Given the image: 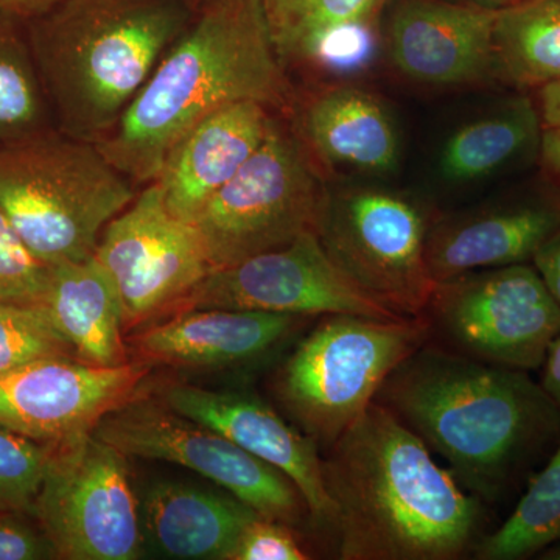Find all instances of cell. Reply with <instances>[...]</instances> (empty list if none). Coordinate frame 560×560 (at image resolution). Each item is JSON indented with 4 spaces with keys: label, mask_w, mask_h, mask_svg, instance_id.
I'll return each mask as SVG.
<instances>
[{
    "label": "cell",
    "mask_w": 560,
    "mask_h": 560,
    "mask_svg": "<svg viewBox=\"0 0 560 560\" xmlns=\"http://www.w3.org/2000/svg\"><path fill=\"white\" fill-rule=\"evenodd\" d=\"M324 452L338 559L456 560L486 536L485 503L382 405Z\"/></svg>",
    "instance_id": "6da1fadb"
},
{
    "label": "cell",
    "mask_w": 560,
    "mask_h": 560,
    "mask_svg": "<svg viewBox=\"0 0 560 560\" xmlns=\"http://www.w3.org/2000/svg\"><path fill=\"white\" fill-rule=\"evenodd\" d=\"M485 504L503 500L560 441V412L529 372L427 341L375 394Z\"/></svg>",
    "instance_id": "7a4b0ae2"
},
{
    "label": "cell",
    "mask_w": 560,
    "mask_h": 560,
    "mask_svg": "<svg viewBox=\"0 0 560 560\" xmlns=\"http://www.w3.org/2000/svg\"><path fill=\"white\" fill-rule=\"evenodd\" d=\"M296 101L260 0H202L138 97L95 145L143 187L156 180L173 147L217 109L259 102L287 116Z\"/></svg>",
    "instance_id": "3957f363"
},
{
    "label": "cell",
    "mask_w": 560,
    "mask_h": 560,
    "mask_svg": "<svg viewBox=\"0 0 560 560\" xmlns=\"http://www.w3.org/2000/svg\"><path fill=\"white\" fill-rule=\"evenodd\" d=\"M198 0H62L25 24L55 128L97 143L189 27Z\"/></svg>",
    "instance_id": "277c9868"
},
{
    "label": "cell",
    "mask_w": 560,
    "mask_h": 560,
    "mask_svg": "<svg viewBox=\"0 0 560 560\" xmlns=\"http://www.w3.org/2000/svg\"><path fill=\"white\" fill-rule=\"evenodd\" d=\"M138 191L95 143L57 128L0 147V210L47 265L94 256Z\"/></svg>",
    "instance_id": "5b68a950"
},
{
    "label": "cell",
    "mask_w": 560,
    "mask_h": 560,
    "mask_svg": "<svg viewBox=\"0 0 560 560\" xmlns=\"http://www.w3.org/2000/svg\"><path fill=\"white\" fill-rule=\"evenodd\" d=\"M429 341L425 319L319 316L282 360L272 389L320 453L374 404L397 366Z\"/></svg>",
    "instance_id": "8992f818"
},
{
    "label": "cell",
    "mask_w": 560,
    "mask_h": 560,
    "mask_svg": "<svg viewBox=\"0 0 560 560\" xmlns=\"http://www.w3.org/2000/svg\"><path fill=\"white\" fill-rule=\"evenodd\" d=\"M326 189L319 165L279 116L259 150L190 224L212 270L230 267L315 231Z\"/></svg>",
    "instance_id": "52a82bcc"
},
{
    "label": "cell",
    "mask_w": 560,
    "mask_h": 560,
    "mask_svg": "<svg viewBox=\"0 0 560 560\" xmlns=\"http://www.w3.org/2000/svg\"><path fill=\"white\" fill-rule=\"evenodd\" d=\"M433 221L400 191L327 186L315 231L334 264L366 296L399 318L416 319L436 285L427 264Z\"/></svg>",
    "instance_id": "ba28073f"
},
{
    "label": "cell",
    "mask_w": 560,
    "mask_h": 560,
    "mask_svg": "<svg viewBox=\"0 0 560 560\" xmlns=\"http://www.w3.org/2000/svg\"><path fill=\"white\" fill-rule=\"evenodd\" d=\"M420 318L429 342L467 359L537 371L560 334V305L533 264L471 271L434 285Z\"/></svg>",
    "instance_id": "9c48e42d"
},
{
    "label": "cell",
    "mask_w": 560,
    "mask_h": 560,
    "mask_svg": "<svg viewBox=\"0 0 560 560\" xmlns=\"http://www.w3.org/2000/svg\"><path fill=\"white\" fill-rule=\"evenodd\" d=\"M33 515L57 559L136 560L142 556L140 500L127 456L94 431L54 444Z\"/></svg>",
    "instance_id": "30bf717a"
},
{
    "label": "cell",
    "mask_w": 560,
    "mask_h": 560,
    "mask_svg": "<svg viewBox=\"0 0 560 560\" xmlns=\"http://www.w3.org/2000/svg\"><path fill=\"white\" fill-rule=\"evenodd\" d=\"M94 433L127 458L167 460L197 471L261 517L291 528L311 517L301 490L285 474L158 396L139 394L108 412Z\"/></svg>",
    "instance_id": "8fae6325"
},
{
    "label": "cell",
    "mask_w": 560,
    "mask_h": 560,
    "mask_svg": "<svg viewBox=\"0 0 560 560\" xmlns=\"http://www.w3.org/2000/svg\"><path fill=\"white\" fill-rule=\"evenodd\" d=\"M94 256L116 283L127 331L173 315L212 271L197 231L173 215L154 180L110 220Z\"/></svg>",
    "instance_id": "7c38bea8"
},
{
    "label": "cell",
    "mask_w": 560,
    "mask_h": 560,
    "mask_svg": "<svg viewBox=\"0 0 560 560\" xmlns=\"http://www.w3.org/2000/svg\"><path fill=\"white\" fill-rule=\"evenodd\" d=\"M206 308L305 318L360 315L404 319L372 301L334 264L316 231L304 232L289 245L210 271L173 315Z\"/></svg>",
    "instance_id": "4fadbf2b"
},
{
    "label": "cell",
    "mask_w": 560,
    "mask_h": 560,
    "mask_svg": "<svg viewBox=\"0 0 560 560\" xmlns=\"http://www.w3.org/2000/svg\"><path fill=\"white\" fill-rule=\"evenodd\" d=\"M151 366L73 359L33 361L0 374V427L43 444L94 431L108 412L145 393Z\"/></svg>",
    "instance_id": "5bb4252c"
},
{
    "label": "cell",
    "mask_w": 560,
    "mask_h": 560,
    "mask_svg": "<svg viewBox=\"0 0 560 560\" xmlns=\"http://www.w3.org/2000/svg\"><path fill=\"white\" fill-rule=\"evenodd\" d=\"M499 10L453 0H389L382 38L394 69L431 88H485L499 81Z\"/></svg>",
    "instance_id": "9a60e30c"
},
{
    "label": "cell",
    "mask_w": 560,
    "mask_h": 560,
    "mask_svg": "<svg viewBox=\"0 0 560 560\" xmlns=\"http://www.w3.org/2000/svg\"><path fill=\"white\" fill-rule=\"evenodd\" d=\"M158 397L285 474L301 490L312 522L319 528H331L319 447L270 404L249 390L209 389L189 383L164 386Z\"/></svg>",
    "instance_id": "2e32d148"
},
{
    "label": "cell",
    "mask_w": 560,
    "mask_h": 560,
    "mask_svg": "<svg viewBox=\"0 0 560 560\" xmlns=\"http://www.w3.org/2000/svg\"><path fill=\"white\" fill-rule=\"evenodd\" d=\"M305 316L206 308L176 313L131 337L136 357L176 370H254L275 360L304 329Z\"/></svg>",
    "instance_id": "e0dca14e"
},
{
    "label": "cell",
    "mask_w": 560,
    "mask_h": 560,
    "mask_svg": "<svg viewBox=\"0 0 560 560\" xmlns=\"http://www.w3.org/2000/svg\"><path fill=\"white\" fill-rule=\"evenodd\" d=\"M559 228L560 186L548 178L544 186L517 197L433 221L427 264L434 282L471 271L533 264L537 250Z\"/></svg>",
    "instance_id": "ac0fdd59"
},
{
    "label": "cell",
    "mask_w": 560,
    "mask_h": 560,
    "mask_svg": "<svg viewBox=\"0 0 560 560\" xmlns=\"http://www.w3.org/2000/svg\"><path fill=\"white\" fill-rule=\"evenodd\" d=\"M279 116L259 102H237L195 125L173 147L154 180L173 215L191 223L259 150Z\"/></svg>",
    "instance_id": "d6986e66"
},
{
    "label": "cell",
    "mask_w": 560,
    "mask_h": 560,
    "mask_svg": "<svg viewBox=\"0 0 560 560\" xmlns=\"http://www.w3.org/2000/svg\"><path fill=\"white\" fill-rule=\"evenodd\" d=\"M294 128L320 171L385 176L397 168L400 140L388 109L371 92L331 84L293 108Z\"/></svg>",
    "instance_id": "ffe728a7"
},
{
    "label": "cell",
    "mask_w": 560,
    "mask_h": 560,
    "mask_svg": "<svg viewBox=\"0 0 560 560\" xmlns=\"http://www.w3.org/2000/svg\"><path fill=\"white\" fill-rule=\"evenodd\" d=\"M257 512L231 493L160 481L140 500L143 539L165 558L231 560Z\"/></svg>",
    "instance_id": "44dd1931"
},
{
    "label": "cell",
    "mask_w": 560,
    "mask_h": 560,
    "mask_svg": "<svg viewBox=\"0 0 560 560\" xmlns=\"http://www.w3.org/2000/svg\"><path fill=\"white\" fill-rule=\"evenodd\" d=\"M40 304L77 360L101 368L130 363L119 291L97 257L50 265Z\"/></svg>",
    "instance_id": "7402d4cb"
},
{
    "label": "cell",
    "mask_w": 560,
    "mask_h": 560,
    "mask_svg": "<svg viewBox=\"0 0 560 560\" xmlns=\"http://www.w3.org/2000/svg\"><path fill=\"white\" fill-rule=\"evenodd\" d=\"M544 131L536 98L518 91L453 132L442 149L441 175L474 184L539 162Z\"/></svg>",
    "instance_id": "603a6c76"
},
{
    "label": "cell",
    "mask_w": 560,
    "mask_h": 560,
    "mask_svg": "<svg viewBox=\"0 0 560 560\" xmlns=\"http://www.w3.org/2000/svg\"><path fill=\"white\" fill-rule=\"evenodd\" d=\"M272 43L287 70L313 65L324 47L361 35L381 21L389 0H260Z\"/></svg>",
    "instance_id": "cb8c5ba5"
},
{
    "label": "cell",
    "mask_w": 560,
    "mask_h": 560,
    "mask_svg": "<svg viewBox=\"0 0 560 560\" xmlns=\"http://www.w3.org/2000/svg\"><path fill=\"white\" fill-rule=\"evenodd\" d=\"M495 58L500 83L514 90L560 81V0H518L500 10Z\"/></svg>",
    "instance_id": "d4e9b609"
},
{
    "label": "cell",
    "mask_w": 560,
    "mask_h": 560,
    "mask_svg": "<svg viewBox=\"0 0 560 560\" xmlns=\"http://www.w3.org/2000/svg\"><path fill=\"white\" fill-rule=\"evenodd\" d=\"M560 544V441L550 459L529 478L506 522L486 534L474 550L478 560H523Z\"/></svg>",
    "instance_id": "484cf974"
},
{
    "label": "cell",
    "mask_w": 560,
    "mask_h": 560,
    "mask_svg": "<svg viewBox=\"0 0 560 560\" xmlns=\"http://www.w3.org/2000/svg\"><path fill=\"white\" fill-rule=\"evenodd\" d=\"M55 128L25 22L0 14V147Z\"/></svg>",
    "instance_id": "4316f807"
},
{
    "label": "cell",
    "mask_w": 560,
    "mask_h": 560,
    "mask_svg": "<svg viewBox=\"0 0 560 560\" xmlns=\"http://www.w3.org/2000/svg\"><path fill=\"white\" fill-rule=\"evenodd\" d=\"M75 352L40 302H0V374L33 361Z\"/></svg>",
    "instance_id": "83f0119b"
},
{
    "label": "cell",
    "mask_w": 560,
    "mask_h": 560,
    "mask_svg": "<svg viewBox=\"0 0 560 560\" xmlns=\"http://www.w3.org/2000/svg\"><path fill=\"white\" fill-rule=\"evenodd\" d=\"M51 447L0 427V512L33 514Z\"/></svg>",
    "instance_id": "f1b7e54d"
},
{
    "label": "cell",
    "mask_w": 560,
    "mask_h": 560,
    "mask_svg": "<svg viewBox=\"0 0 560 560\" xmlns=\"http://www.w3.org/2000/svg\"><path fill=\"white\" fill-rule=\"evenodd\" d=\"M49 272L0 210V302H43Z\"/></svg>",
    "instance_id": "f546056e"
},
{
    "label": "cell",
    "mask_w": 560,
    "mask_h": 560,
    "mask_svg": "<svg viewBox=\"0 0 560 560\" xmlns=\"http://www.w3.org/2000/svg\"><path fill=\"white\" fill-rule=\"evenodd\" d=\"M291 526L257 515L243 529L231 560H305L311 558Z\"/></svg>",
    "instance_id": "4dcf8cb0"
},
{
    "label": "cell",
    "mask_w": 560,
    "mask_h": 560,
    "mask_svg": "<svg viewBox=\"0 0 560 560\" xmlns=\"http://www.w3.org/2000/svg\"><path fill=\"white\" fill-rule=\"evenodd\" d=\"M57 559L54 545L31 512H0V560Z\"/></svg>",
    "instance_id": "1f68e13d"
},
{
    "label": "cell",
    "mask_w": 560,
    "mask_h": 560,
    "mask_svg": "<svg viewBox=\"0 0 560 560\" xmlns=\"http://www.w3.org/2000/svg\"><path fill=\"white\" fill-rule=\"evenodd\" d=\"M533 265L560 305V228L537 250Z\"/></svg>",
    "instance_id": "d6a6232c"
},
{
    "label": "cell",
    "mask_w": 560,
    "mask_h": 560,
    "mask_svg": "<svg viewBox=\"0 0 560 560\" xmlns=\"http://www.w3.org/2000/svg\"><path fill=\"white\" fill-rule=\"evenodd\" d=\"M540 386L560 412V334L551 341L540 366Z\"/></svg>",
    "instance_id": "836d02e7"
},
{
    "label": "cell",
    "mask_w": 560,
    "mask_h": 560,
    "mask_svg": "<svg viewBox=\"0 0 560 560\" xmlns=\"http://www.w3.org/2000/svg\"><path fill=\"white\" fill-rule=\"evenodd\" d=\"M62 0H0V14L21 22H31L49 13Z\"/></svg>",
    "instance_id": "e575fe53"
},
{
    "label": "cell",
    "mask_w": 560,
    "mask_h": 560,
    "mask_svg": "<svg viewBox=\"0 0 560 560\" xmlns=\"http://www.w3.org/2000/svg\"><path fill=\"white\" fill-rule=\"evenodd\" d=\"M539 165L545 175L560 186V128H545Z\"/></svg>",
    "instance_id": "d590c367"
},
{
    "label": "cell",
    "mask_w": 560,
    "mask_h": 560,
    "mask_svg": "<svg viewBox=\"0 0 560 560\" xmlns=\"http://www.w3.org/2000/svg\"><path fill=\"white\" fill-rule=\"evenodd\" d=\"M536 103L545 128H560V81L536 90Z\"/></svg>",
    "instance_id": "8d00e7d4"
},
{
    "label": "cell",
    "mask_w": 560,
    "mask_h": 560,
    "mask_svg": "<svg viewBox=\"0 0 560 560\" xmlns=\"http://www.w3.org/2000/svg\"><path fill=\"white\" fill-rule=\"evenodd\" d=\"M453 2L470 3V5L485 7L490 10H503L511 7L517 0H453Z\"/></svg>",
    "instance_id": "74e56055"
},
{
    "label": "cell",
    "mask_w": 560,
    "mask_h": 560,
    "mask_svg": "<svg viewBox=\"0 0 560 560\" xmlns=\"http://www.w3.org/2000/svg\"><path fill=\"white\" fill-rule=\"evenodd\" d=\"M540 559L544 560H560V544L552 545V547L547 548L544 552H540Z\"/></svg>",
    "instance_id": "f35d334b"
},
{
    "label": "cell",
    "mask_w": 560,
    "mask_h": 560,
    "mask_svg": "<svg viewBox=\"0 0 560 560\" xmlns=\"http://www.w3.org/2000/svg\"><path fill=\"white\" fill-rule=\"evenodd\" d=\"M198 2H202V0H198Z\"/></svg>",
    "instance_id": "ab89813d"
},
{
    "label": "cell",
    "mask_w": 560,
    "mask_h": 560,
    "mask_svg": "<svg viewBox=\"0 0 560 560\" xmlns=\"http://www.w3.org/2000/svg\"><path fill=\"white\" fill-rule=\"evenodd\" d=\"M517 2H518V0H517Z\"/></svg>",
    "instance_id": "60d3db41"
}]
</instances>
